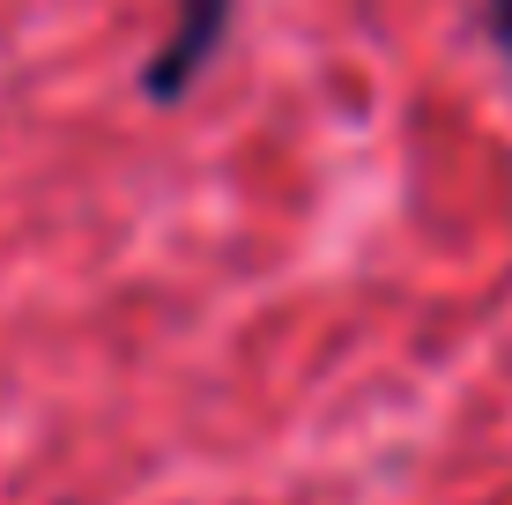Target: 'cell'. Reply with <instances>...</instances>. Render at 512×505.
I'll list each match as a JSON object with an SVG mask.
<instances>
[{
	"label": "cell",
	"instance_id": "6da1fadb",
	"mask_svg": "<svg viewBox=\"0 0 512 505\" xmlns=\"http://www.w3.org/2000/svg\"><path fill=\"white\" fill-rule=\"evenodd\" d=\"M231 15H238V0H179V23H171L164 52L141 67L149 104H179L193 82L208 75V60H216L223 38H231Z\"/></svg>",
	"mask_w": 512,
	"mask_h": 505
},
{
	"label": "cell",
	"instance_id": "7a4b0ae2",
	"mask_svg": "<svg viewBox=\"0 0 512 505\" xmlns=\"http://www.w3.org/2000/svg\"><path fill=\"white\" fill-rule=\"evenodd\" d=\"M483 30H490V45L512 60V0H483Z\"/></svg>",
	"mask_w": 512,
	"mask_h": 505
}]
</instances>
